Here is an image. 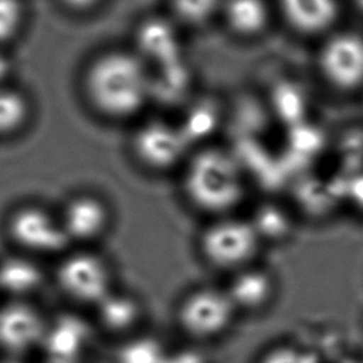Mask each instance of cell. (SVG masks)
<instances>
[{
	"label": "cell",
	"mask_w": 363,
	"mask_h": 363,
	"mask_svg": "<svg viewBox=\"0 0 363 363\" xmlns=\"http://www.w3.org/2000/svg\"><path fill=\"white\" fill-rule=\"evenodd\" d=\"M342 363H363V356H356V357H347Z\"/></svg>",
	"instance_id": "cell-27"
},
{
	"label": "cell",
	"mask_w": 363,
	"mask_h": 363,
	"mask_svg": "<svg viewBox=\"0 0 363 363\" xmlns=\"http://www.w3.org/2000/svg\"><path fill=\"white\" fill-rule=\"evenodd\" d=\"M265 244H278L286 241L294 231V218L288 208L278 203L264 201L248 217Z\"/></svg>",
	"instance_id": "cell-16"
},
{
	"label": "cell",
	"mask_w": 363,
	"mask_h": 363,
	"mask_svg": "<svg viewBox=\"0 0 363 363\" xmlns=\"http://www.w3.org/2000/svg\"><path fill=\"white\" fill-rule=\"evenodd\" d=\"M16 71L14 58L7 48H0V88L11 85Z\"/></svg>",
	"instance_id": "cell-25"
},
{
	"label": "cell",
	"mask_w": 363,
	"mask_h": 363,
	"mask_svg": "<svg viewBox=\"0 0 363 363\" xmlns=\"http://www.w3.org/2000/svg\"><path fill=\"white\" fill-rule=\"evenodd\" d=\"M196 245L207 267L228 277L258 262L264 242L250 218L234 213L208 218Z\"/></svg>",
	"instance_id": "cell-3"
},
{
	"label": "cell",
	"mask_w": 363,
	"mask_h": 363,
	"mask_svg": "<svg viewBox=\"0 0 363 363\" xmlns=\"http://www.w3.org/2000/svg\"><path fill=\"white\" fill-rule=\"evenodd\" d=\"M238 316L224 286L214 285H200L187 291L174 311L180 333L196 346L223 339Z\"/></svg>",
	"instance_id": "cell-4"
},
{
	"label": "cell",
	"mask_w": 363,
	"mask_h": 363,
	"mask_svg": "<svg viewBox=\"0 0 363 363\" xmlns=\"http://www.w3.org/2000/svg\"><path fill=\"white\" fill-rule=\"evenodd\" d=\"M130 145L136 162L153 174L182 169L190 156V142L182 128L163 121H149L140 125Z\"/></svg>",
	"instance_id": "cell-6"
},
{
	"label": "cell",
	"mask_w": 363,
	"mask_h": 363,
	"mask_svg": "<svg viewBox=\"0 0 363 363\" xmlns=\"http://www.w3.org/2000/svg\"><path fill=\"white\" fill-rule=\"evenodd\" d=\"M1 363H18V362H14V360H7V362H1Z\"/></svg>",
	"instance_id": "cell-29"
},
{
	"label": "cell",
	"mask_w": 363,
	"mask_h": 363,
	"mask_svg": "<svg viewBox=\"0 0 363 363\" xmlns=\"http://www.w3.org/2000/svg\"><path fill=\"white\" fill-rule=\"evenodd\" d=\"M318 68L323 79L339 91H353L363 85V37L356 33H336L326 38Z\"/></svg>",
	"instance_id": "cell-7"
},
{
	"label": "cell",
	"mask_w": 363,
	"mask_h": 363,
	"mask_svg": "<svg viewBox=\"0 0 363 363\" xmlns=\"http://www.w3.org/2000/svg\"><path fill=\"white\" fill-rule=\"evenodd\" d=\"M352 1V4L356 7V9H359L360 11H363V0H350Z\"/></svg>",
	"instance_id": "cell-28"
},
{
	"label": "cell",
	"mask_w": 363,
	"mask_h": 363,
	"mask_svg": "<svg viewBox=\"0 0 363 363\" xmlns=\"http://www.w3.org/2000/svg\"><path fill=\"white\" fill-rule=\"evenodd\" d=\"M255 363H323V359L311 347L282 342L267 347Z\"/></svg>",
	"instance_id": "cell-23"
},
{
	"label": "cell",
	"mask_w": 363,
	"mask_h": 363,
	"mask_svg": "<svg viewBox=\"0 0 363 363\" xmlns=\"http://www.w3.org/2000/svg\"><path fill=\"white\" fill-rule=\"evenodd\" d=\"M166 363H210L208 357L191 345L189 347H182L176 350H169Z\"/></svg>",
	"instance_id": "cell-24"
},
{
	"label": "cell",
	"mask_w": 363,
	"mask_h": 363,
	"mask_svg": "<svg viewBox=\"0 0 363 363\" xmlns=\"http://www.w3.org/2000/svg\"><path fill=\"white\" fill-rule=\"evenodd\" d=\"M180 189L186 203L207 218L237 213L247 196L242 169L230 153L216 147L189 156Z\"/></svg>",
	"instance_id": "cell-2"
},
{
	"label": "cell",
	"mask_w": 363,
	"mask_h": 363,
	"mask_svg": "<svg viewBox=\"0 0 363 363\" xmlns=\"http://www.w3.org/2000/svg\"><path fill=\"white\" fill-rule=\"evenodd\" d=\"M71 242L89 245L102 240L111 230V206L98 194L81 193L68 200L60 217Z\"/></svg>",
	"instance_id": "cell-9"
},
{
	"label": "cell",
	"mask_w": 363,
	"mask_h": 363,
	"mask_svg": "<svg viewBox=\"0 0 363 363\" xmlns=\"http://www.w3.org/2000/svg\"><path fill=\"white\" fill-rule=\"evenodd\" d=\"M284 21L298 34L315 37L328 33L339 18V0H277Z\"/></svg>",
	"instance_id": "cell-13"
},
{
	"label": "cell",
	"mask_w": 363,
	"mask_h": 363,
	"mask_svg": "<svg viewBox=\"0 0 363 363\" xmlns=\"http://www.w3.org/2000/svg\"><path fill=\"white\" fill-rule=\"evenodd\" d=\"M82 88L89 105L112 121L133 118L153 91L146 62L136 52L122 50L96 55L84 71Z\"/></svg>",
	"instance_id": "cell-1"
},
{
	"label": "cell",
	"mask_w": 363,
	"mask_h": 363,
	"mask_svg": "<svg viewBox=\"0 0 363 363\" xmlns=\"http://www.w3.org/2000/svg\"><path fill=\"white\" fill-rule=\"evenodd\" d=\"M224 289L240 316H257L277 301L278 281L271 269L255 262L228 275Z\"/></svg>",
	"instance_id": "cell-10"
},
{
	"label": "cell",
	"mask_w": 363,
	"mask_h": 363,
	"mask_svg": "<svg viewBox=\"0 0 363 363\" xmlns=\"http://www.w3.org/2000/svg\"><path fill=\"white\" fill-rule=\"evenodd\" d=\"M140 52L138 54L143 61H152L163 65L174 62L179 58V38L174 33V26L163 20H149L142 24L138 34Z\"/></svg>",
	"instance_id": "cell-15"
},
{
	"label": "cell",
	"mask_w": 363,
	"mask_h": 363,
	"mask_svg": "<svg viewBox=\"0 0 363 363\" xmlns=\"http://www.w3.org/2000/svg\"><path fill=\"white\" fill-rule=\"evenodd\" d=\"M58 3L72 14H88L98 9L104 0H58Z\"/></svg>",
	"instance_id": "cell-26"
},
{
	"label": "cell",
	"mask_w": 363,
	"mask_h": 363,
	"mask_svg": "<svg viewBox=\"0 0 363 363\" xmlns=\"http://www.w3.org/2000/svg\"><path fill=\"white\" fill-rule=\"evenodd\" d=\"M224 0H169L173 18L187 27H200L220 16Z\"/></svg>",
	"instance_id": "cell-21"
},
{
	"label": "cell",
	"mask_w": 363,
	"mask_h": 363,
	"mask_svg": "<svg viewBox=\"0 0 363 363\" xmlns=\"http://www.w3.org/2000/svg\"><path fill=\"white\" fill-rule=\"evenodd\" d=\"M220 16L234 35L257 38L269 27L271 7L267 0H224Z\"/></svg>",
	"instance_id": "cell-14"
},
{
	"label": "cell",
	"mask_w": 363,
	"mask_h": 363,
	"mask_svg": "<svg viewBox=\"0 0 363 363\" xmlns=\"http://www.w3.org/2000/svg\"><path fill=\"white\" fill-rule=\"evenodd\" d=\"M27 21L24 0H0V48H7L21 35Z\"/></svg>",
	"instance_id": "cell-22"
},
{
	"label": "cell",
	"mask_w": 363,
	"mask_h": 363,
	"mask_svg": "<svg viewBox=\"0 0 363 363\" xmlns=\"http://www.w3.org/2000/svg\"><path fill=\"white\" fill-rule=\"evenodd\" d=\"M9 234L18 247L37 254L61 252L71 244L61 220L34 206L13 213L9 220Z\"/></svg>",
	"instance_id": "cell-8"
},
{
	"label": "cell",
	"mask_w": 363,
	"mask_h": 363,
	"mask_svg": "<svg viewBox=\"0 0 363 363\" xmlns=\"http://www.w3.org/2000/svg\"><path fill=\"white\" fill-rule=\"evenodd\" d=\"M169 350L157 336L139 332L118 342L115 363H166Z\"/></svg>",
	"instance_id": "cell-20"
},
{
	"label": "cell",
	"mask_w": 363,
	"mask_h": 363,
	"mask_svg": "<svg viewBox=\"0 0 363 363\" xmlns=\"http://www.w3.org/2000/svg\"><path fill=\"white\" fill-rule=\"evenodd\" d=\"M94 309L99 329L118 342L142 332L146 308L133 292L115 288Z\"/></svg>",
	"instance_id": "cell-12"
},
{
	"label": "cell",
	"mask_w": 363,
	"mask_h": 363,
	"mask_svg": "<svg viewBox=\"0 0 363 363\" xmlns=\"http://www.w3.org/2000/svg\"><path fill=\"white\" fill-rule=\"evenodd\" d=\"M48 325L40 312L23 302L0 308V347L10 353H23L44 343Z\"/></svg>",
	"instance_id": "cell-11"
},
{
	"label": "cell",
	"mask_w": 363,
	"mask_h": 363,
	"mask_svg": "<svg viewBox=\"0 0 363 363\" xmlns=\"http://www.w3.org/2000/svg\"><path fill=\"white\" fill-rule=\"evenodd\" d=\"M55 279L61 292L72 302L95 308L115 289L109 261L92 250L68 254L58 265Z\"/></svg>",
	"instance_id": "cell-5"
},
{
	"label": "cell",
	"mask_w": 363,
	"mask_h": 363,
	"mask_svg": "<svg viewBox=\"0 0 363 363\" xmlns=\"http://www.w3.org/2000/svg\"><path fill=\"white\" fill-rule=\"evenodd\" d=\"M86 337L88 330L79 319L64 318L47 329L44 343L51 356L72 359L84 350Z\"/></svg>",
	"instance_id": "cell-17"
},
{
	"label": "cell",
	"mask_w": 363,
	"mask_h": 363,
	"mask_svg": "<svg viewBox=\"0 0 363 363\" xmlns=\"http://www.w3.org/2000/svg\"><path fill=\"white\" fill-rule=\"evenodd\" d=\"M41 268L26 258H7L0 264V289L11 295H27L41 286Z\"/></svg>",
	"instance_id": "cell-19"
},
{
	"label": "cell",
	"mask_w": 363,
	"mask_h": 363,
	"mask_svg": "<svg viewBox=\"0 0 363 363\" xmlns=\"http://www.w3.org/2000/svg\"><path fill=\"white\" fill-rule=\"evenodd\" d=\"M33 113L30 96L11 85L0 88V138H9L21 132Z\"/></svg>",
	"instance_id": "cell-18"
}]
</instances>
